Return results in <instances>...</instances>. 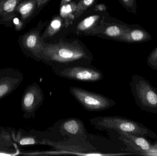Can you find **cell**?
Returning <instances> with one entry per match:
<instances>
[{
  "mask_svg": "<svg viewBox=\"0 0 157 156\" xmlns=\"http://www.w3.org/2000/svg\"><path fill=\"white\" fill-rule=\"evenodd\" d=\"M41 57L51 67L82 65L80 64L81 62H87L91 60L90 55L82 47L64 43L49 45L44 47Z\"/></svg>",
  "mask_w": 157,
  "mask_h": 156,
  "instance_id": "obj_1",
  "label": "cell"
},
{
  "mask_svg": "<svg viewBox=\"0 0 157 156\" xmlns=\"http://www.w3.org/2000/svg\"><path fill=\"white\" fill-rule=\"evenodd\" d=\"M89 122L99 131H121L152 139L157 138V135L143 124L121 116H98L90 119Z\"/></svg>",
  "mask_w": 157,
  "mask_h": 156,
  "instance_id": "obj_2",
  "label": "cell"
},
{
  "mask_svg": "<svg viewBox=\"0 0 157 156\" xmlns=\"http://www.w3.org/2000/svg\"><path fill=\"white\" fill-rule=\"evenodd\" d=\"M136 104L143 111L157 114V89L140 75H134L130 83Z\"/></svg>",
  "mask_w": 157,
  "mask_h": 156,
  "instance_id": "obj_3",
  "label": "cell"
},
{
  "mask_svg": "<svg viewBox=\"0 0 157 156\" xmlns=\"http://www.w3.org/2000/svg\"><path fill=\"white\" fill-rule=\"evenodd\" d=\"M54 74L69 80L94 82L101 80L104 75L101 71L90 66H54L52 67Z\"/></svg>",
  "mask_w": 157,
  "mask_h": 156,
  "instance_id": "obj_4",
  "label": "cell"
},
{
  "mask_svg": "<svg viewBox=\"0 0 157 156\" xmlns=\"http://www.w3.org/2000/svg\"><path fill=\"white\" fill-rule=\"evenodd\" d=\"M70 92L81 106L88 111H105L116 104L114 100L106 96L79 87H70Z\"/></svg>",
  "mask_w": 157,
  "mask_h": 156,
  "instance_id": "obj_5",
  "label": "cell"
},
{
  "mask_svg": "<svg viewBox=\"0 0 157 156\" xmlns=\"http://www.w3.org/2000/svg\"><path fill=\"white\" fill-rule=\"evenodd\" d=\"M116 132L120 135L119 139L127 147L125 151L140 155L157 156V147L146 137L122 131Z\"/></svg>",
  "mask_w": 157,
  "mask_h": 156,
  "instance_id": "obj_6",
  "label": "cell"
},
{
  "mask_svg": "<svg viewBox=\"0 0 157 156\" xmlns=\"http://www.w3.org/2000/svg\"><path fill=\"white\" fill-rule=\"evenodd\" d=\"M59 132L63 136L84 140L86 138V130L83 121L77 118H69L61 123Z\"/></svg>",
  "mask_w": 157,
  "mask_h": 156,
  "instance_id": "obj_7",
  "label": "cell"
},
{
  "mask_svg": "<svg viewBox=\"0 0 157 156\" xmlns=\"http://www.w3.org/2000/svg\"><path fill=\"white\" fill-rule=\"evenodd\" d=\"M151 34L138 24L130 25L119 40L129 43H140L152 40Z\"/></svg>",
  "mask_w": 157,
  "mask_h": 156,
  "instance_id": "obj_8",
  "label": "cell"
},
{
  "mask_svg": "<svg viewBox=\"0 0 157 156\" xmlns=\"http://www.w3.org/2000/svg\"><path fill=\"white\" fill-rule=\"evenodd\" d=\"M25 48L38 55L41 58V55L44 47L40 42L39 33L37 31H30L19 37L18 41Z\"/></svg>",
  "mask_w": 157,
  "mask_h": 156,
  "instance_id": "obj_9",
  "label": "cell"
},
{
  "mask_svg": "<svg viewBox=\"0 0 157 156\" xmlns=\"http://www.w3.org/2000/svg\"><path fill=\"white\" fill-rule=\"evenodd\" d=\"M22 0H3L0 24L11 27L12 18L16 14V9Z\"/></svg>",
  "mask_w": 157,
  "mask_h": 156,
  "instance_id": "obj_10",
  "label": "cell"
},
{
  "mask_svg": "<svg viewBox=\"0 0 157 156\" xmlns=\"http://www.w3.org/2000/svg\"><path fill=\"white\" fill-rule=\"evenodd\" d=\"M36 7H38L37 0H22L16 9V13L26 23L33 15Z\"/></svg>",
  "mask_w": 157,
  "mask_h": 156,
  "instance_id": "obj_11",
  "label": "cell"
},
{
  "mask_svg": "<svg viewBox=\"0 0 157 156\" xmlns=\"http://www.w3.org/2000/svg\"><path fill=\"white\" fill-rule=\"evenodd\" d=\"M129 26L130 25L125 24L112 25L106 28L105 34L110 37L114 38L119 40L129 28Z\"/></svg>",
  "mask_w": 157,
  "mask_h": 156,
  "instance_id": "obj_12",
  "label": "cell"
},
{
  "mask_svg": "<svg viewBox=\"0 0 157 156\" xmlns=\"http://www.w3.org/2000/svg\"><path fill=\"white\" fill-rule=\"evenodd\" d=\"M62 25V21L59 17L54 18L49 25L48 27L43 34V38L51 37L55 34L60 29Z\"/></svg>",
  "mask_w": 157,
  "mask_h": 156,
  "instance_id": "obj_13",
  "label": "cell"
},
{
  "mask_svg": "<svg viewBox=\"0 0 157 156\" xmlns=\"http://www.w3.org/2000/svg\"><path fill=\"white\" fill-rule=\"evenodd\" d=\"M100 16L98 15H93L85 18L78 25L77 29L78 31H86L93 27L99 19Z\"/></svg>",
  "mask_w": 157,
  "mask_h": 156,
  "instance_id": "obj_14",
  "label": "cell"
},
{
  "mask_svg": "<svg viewBox=\"0 0 157 156\" xmlns=\"http://www.w3.org/2000/svg\"><path fill=\"white\" fill-rule=\"evenodd\" d=\"M77 5L74 3L71 4H66L62 5L60 10V15L62 17L68 20L71 18L72 13L76 10Z\"/></svg>",
  "mask_w": 157,
  "mask_h": 156,
  "instance_id": "obj_15",
  "label": "cell"
},
{
  "mask_svg": "<svg viewBox=\"0 0 157 156\" xmlns=\"http://www.w3.org/2000/svg\"><path fill=\"white\" fill-rule=\"evenodd\" d=\"M95 0H79L75 13V17L77 18L84 13Z\"/></svg>",
  "mask_w": 157,
  "mask_h": 156,
  "instance_id": "obj_16",
  "label": "cell"
},
{
  "mask_svg": "<svg viewBox=\"0 0 157 156\" xmlns=\"http://www.w3.org/2000/svg\"><path fill=\"white\" fill-rule=\"evenodd\" d=\"M147 63L152 69L157 71V47L149 54Z\"/></svg>",
  "mask_w": 157,
  "mask_h": 156,
  "instance_id": "obj_17",
  "label": "cell"
},
{
  "mask_svg": "<svg viewBox=\"0 0 157 156\" xmlns=\"http://www.w3.org/2000/svg\"><path fill=\"white\" fill-rule=\"evenodd\" d=\"M120 1L128 12L136 14V0H120Z\"/></svg>",
  "mask_w": 157,
  "mask_h": 156,
  "instance_id": "obj_18",
  "label": "cell"
},
{
  "mask_svg": "<svg viewBox=\"0 0 157 156\" xmlns=\"http://www.w3.org/2000/svg\"><path fill=\"white\" fill-rule=\"evenodd\" d=\"M11 24V26H13L15 30L17 31L22 30L25 25V23L17 14H16L12 18Z\"/></svg>",
  "mask_w": 157,
  "mask_h": 156,
  "instance_id": "obj_19",
  "label": "cell"
},
{
  "mask_svg": "<svg viewBox=\"0 0 157 156\" xmlns=\"http://www.w3.org/2000/svg\"><path fill=\"white\" fill-rule=\"evenodd\" d=\"M36 140L34 138L32 137L24 138L20 141V144L22 145H26L35 144L36 143Z\"/></svg>",
  "mask_w": 157,
  "mask_h": 156,
  "instance_id": "obj_20",
  "label": "cell"
},
{
  "mask_svg": "<svg viewBox=\"0 0 157 156\" xmlns=\"http://www.w3.org/2000/svg\"><path fill=\"white\" fill-rule=\"evenodd\" d=\"M8 90V87L6 85H2L0 86V97L3 95Z\"/></svg>",
  "mask_w": 157,
  "mask_h": 156,
  "instance_id": "obj_21",
  "label": "cell"
},
{
  "mask_svg": "<svg viewBox=\"0 0 157 156\" xmlns=\"http://www.w3.org/2000/svg\"><path fill=\"white\" fill-rule=\"evenodd\" d=\"M37 1L38 2V8H39L48 0H37Z\"/></svg>",
  "mask_w": 157,
  "mask_h": 156,
  "instance_id": "obj_22",
  "label": "cell"
},
{
  "mask_svg": "<svg viewBox=\"0 0 157 156\" xmlns=\"http://www.w3.org/2000/svg\"><path fill=\"white\" fill-rule=\"evenodd\" d=\"M70 1H71V0H62L61 4L62 5H63L66 4H67V3L69 2Z\"/></svg>",
  "mask_w": 157,
  "mask_h": 156,
  "instance_id": "obj_23",
  "label": "cell"
},
{
  "mask_svg": "<svg viewBox=\"0 0 157 156\" xmlns=\"http://www.w3.org/2000/svg\"><path fill=\"white\" fill-rule=\"evenodd\" d=\"M153 145H155L156 147H157V140L155 141V143H154L153 144Z\"/></svg>",
  "mask_w": 157,
  "mask_h": 156,
  "instance_id": "obj_24",
  "label": "cell"
},
{
  "mask_svg": "<svg viewBox=\"0 0 157 156\" xmlns=\"http://www.w3.org/2000/svg\"><path fill=\"white\" fill-rule=\"evenodd\" d=\"M8 156L9 155L8 154H0V156Z\"/></svg>",
  "mask_w": 157,
  "mask_h": 156,
  "instance_id": "obj_25",
  "label": "cell"
}]
</instances>
